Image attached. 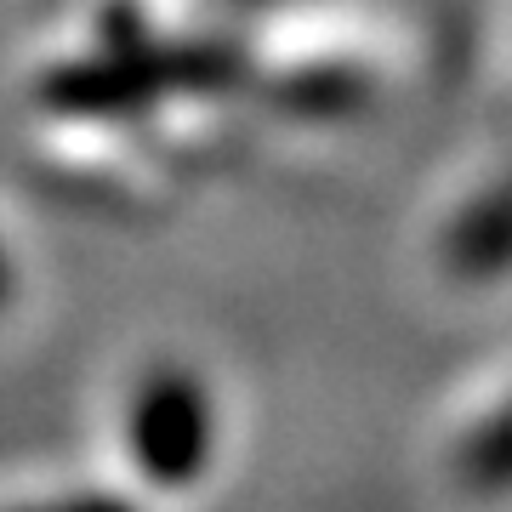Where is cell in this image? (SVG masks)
I'll use <instances>...</instances> for the list:
<instances>
[{"mask_svg":"<svg viewBox=\"0 0 512 512\" xmlns=\"http://www.w3.org/2000/svg\"><path fill=\"white\" fill-rule=\"evenodd\" d=\"M126 456L160 490H183V484L205 478V467L217 456V404H211V387L188 365H154L131 387Z\"/></svg>","mask_w":512,"mask_h":512,"instance_id":"cell-2","label":"cell"},{"mask_svg":"<svg viewBox=\"0 0 512 512\" xmlns=\"http://www.w3.org/2000/svg\"><path fill=\"white\" fill-rule=\"evenodd\" d=\"M23 512H137V507L120 501V495L86 490V495H63V501H40V507H23Z\"/></svg>","mask_w":512,"mask_h":512,"instance_id":"cell-6","label":"cell"},{"mask_svg":"<svg viewBox=\"0 0 512 512\" xmlns=\"http://www.w3.org/2000/svg\"><path fill=\"white\" fill-rule=\"evenodd\" d=\"M279 103L296 114H313V120H325V114H348L365 103V80L353 69H302L291 74L285 86H279Z\"/></svg>","mask_w":512,"mask_h":512,"instance_id":"cell-5","label":"cell"},{"mask_svg":"<svg viewBox=\"0 0 512 512\" xmlns=\"http://www.w3.org/2000/svg\"><path fill=\"white\" fill-rule=\"evenodd\" d=\"M444 268L467 285H495L512 274V171L473 194L444 228Z\"/></svg>","mask_w":512,"mask_h":512,"instance_id":"cell-3","label":"cell"},{"mask_svg":"<svg viewBox=\"0 0 512 512\" xmlns=\"http://www.w3.org/2000/svg\"><path fill=\"white\" fill-rule=\"evenodd\" d=\"M239 80H245V57L222 40H143L52 74L46 97L69 114H131L165 97L234 92Z\"/></svg>","mask_w":512,"mask_h":512,"instance_id":"cell-1","label":"cell"},{"mask_svg":"<svg viewBox=\"0 0 512 512\" xmlns=\"http://www.w3.org/2000/svg\"><path fill=\"white\" fill-rule=\"evenodd\" d=\"M450 473H456L461 495H478V501L512 495V399L461 433L456 456H450Z\"/></svg>","mask_w":512,"mask_h":512,"instance_id":"cell-4","label":"cell"},{"mask_svg":"<svg viewBox=\"0 0 512 512\" xmlns=\"http://www.w3.org/2000/svg\"><path fill=\"white\" fill-rule=\"evenodd\" d=\"M6 296H12V268H6V256H0V308H6Z\"/></svg>","mask_w":512,"mask_h":512,"instance_id":"cell-7","label":"cell"}]
</instances>
